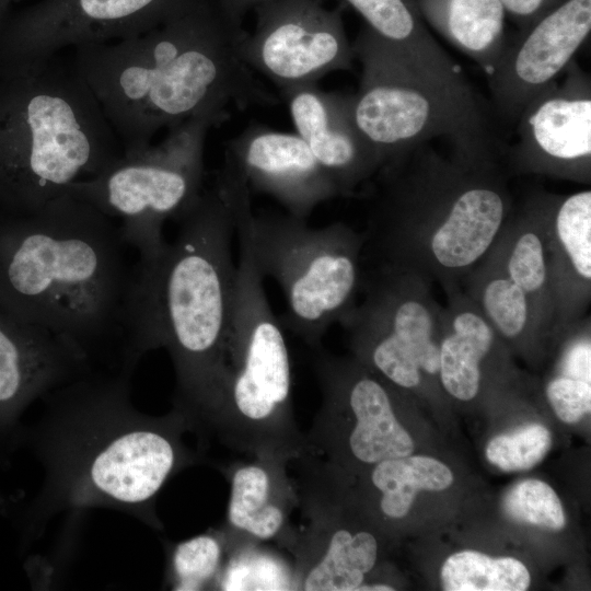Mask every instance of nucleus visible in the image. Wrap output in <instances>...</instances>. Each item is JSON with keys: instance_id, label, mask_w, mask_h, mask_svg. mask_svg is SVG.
<instances>
[{"instance_id": "f257e3e1", "label": "nucleus", "mask_w": 591, "mask_h": 591, "mask_svg": "<svg viewBox=\"0 0 591 591\" xmlns=\"http://www.w3.org/2000/svg\"><path fill=\"white\" fill-rule=\"evenodd\" d=\"M0 231V298L91 364L136 369L150 350L147 287L119 225L65 193Z\"/></svg>"}, {"instance_id": "f03ea898", "label": "nucleus", "mask_w": 591, "mask_h": 591, "mask_svg": "<svg viewBox=\"0 0 591 591\" xmlns=\"http://www.w3.org/2000/svg\"><path fill=\"white\" fill-rule=\"evenodd\" d=\"M134 370L94 372L44 396L34 449L44 468L28 528L60 512L121 510L160 529L154 501L165 483L195 462L183 441L192 426L174 407L154 417L130 399Z\"/></svg>"}, {"instance_id": "7ed1b4c3", "label": "nucleus", "mask_w": 591, "mask_h": 591, "mask_svg": "<svg viewBox=\"0 0 591 591\" xmlns=\"http://www.w3.org/2000/svg\"><path fill=\"white\" fill-rule=\"evenodd\" d=\"M245 34L225 0H200L147 32L73 47L72 65L131 153L164 127L276 103L240 56Z\"/></svg>"}, {"instance_id": "20e7f679", "label": "nucleus", "mask_w": 591, "mask_h": 591, "mask_svg": "<svg viewBox=\"0 0 591 591\" xmlns=\"http://www.w3.org/2000/svg\"><path fill=\"white\" fill-rule=\"evenodd\" d=\"M450 144L448 157L425 142L379 169L370 227L381 264L436 278L448 291L488 253L513 210L499 136Z\"/></svg>"}, {"instance_id": "39448f33", "label": "nucleus", "mask_w": 591, "mask_h": 591, "mask_svg": "<svg viewBox=\"0 0 591 591\" xmlns=\"http://www.w3.org/2000/svg\"><path fill=\"white\" fill-rule=\"evenodd\" d=\"M159 262L141 269L152 349L165 348L176 378L175 407L193 429H205L228 372L236 266L232 211L215 185L178 220Z\"/></svg>"}, {"instance_id": "423d86ee", "label": "nucleus", "mask_w": 591, "mask_h": 591, "mask_svg": "<svg viewBox=\"0 0 591 591\" xmlns=\"http://www.w3.org/2000/svg\"><path fill=\"white\" fill-rule=\"evenodd\" d=\"M124 154L100 103L58 55L0 76V204L30 213Z\"/></svg>"}, {"instance_id": "0eeeda50", "label": "nucleus", "mask_w": 591, "mask_h": 591, "mask_svg": "<svg viewBox=\"0 0 591 591\" xmlns=\"http://www.w3.org/2000/svg\"><path fill=\"white\" fill-rule=\"evenodd\" d=\"M235 232L240 253L227 380L205 430L254 457L289 463L305 451L306 443L292 410L288 346L242 221L236 222Z\"/></svg>"}, {"instance_id": "6e6552de", "label": "nucleus", "mask_w": 591, "mask_h": 591, "mask_svg": "<svg viewBox=\"0 0 591 591\" xmlns=\"http://www.w3.org/2000/svg\"><path fill=\"white\" fill-rule=\"evenodd\" d=\"M351 45L362 68L351 115L380 167L434 138L459 143L498 135L491 108L465 79L422 67L366 26Z\"/></svg>"}, {"instance_id": "1a4fd4ad", "label": "nucleus", "mask_w": 591, "mask_h": 591, "mask_svg": "<svg viewBox=\"0 0 591 591\" xmlns=\"http://www.w3.org/2000/svg\"><path fill=\"white\" fill-rule=\"evenodd\" d=\"M217 181L235 199L256 267L286 299L282 324L312 348L355 306L364 237L343 222L311 228L293 216H254L250 187L230 162Z\"/></svg>"}, {"instance_id": "9d476101", "label": "nucleus", "mask_w": 591, "mask_h": 591, "mask_svg": "<svg viewBox=\"0 0 591 591\" xmlns=\"http://www.w3.org/2000/svg\"><path fill=\"white\" fill-rule=\"evenodd\" d=\"M227 117L204 115L170 129L159 144L124 153L102 173L72 183L67 193L120 219L125 243L141 267L154 266L167 242L163 227L179 220L202 193L204 148L209 129Z\"/></svg>"}, {"instance_id": "9b49d317", "label": "nucleus", "mask_w": 591, "mask_h": 591, "mask_svg": "<svg viewBox=\"0 0 591 591\" xmlns=\"http://www.w3.org/2000/svg\"><path fill=\"white\" fill-rule=\"evenodd\" d=\"M364 299L341 318L358 362L404 390L438 375L442 309L428 280L416 273L381 264L361 280Z\"/></svg>"}, {"instance_id": "f8f14e48", "label": "nucleus", "mask_w": 591, "mask_h": 591, "mask_svg": "<svg viewBox=\"0 0 591 591\" xmlns=\"http://www.w3.org/2000/svg\"><path fill=\"white\" fill-rule=\"evenodd\" d=\"M200 0H40L0 22V74L147 32Z\"/></svg>"}, {"instance_id": "ddd939ff", "label": "nucleus", "mask_w": 591, "mask_h": 591, "mask_svg": "<svg viewBox=\"0 0 591 591\" xmlns=\"http://www.w3.org/2000/svg\"><path fill=\"white\" fill-rule=\"evenodd\" d=\"M315 372L323 393L320 414L349 418V425L310 429L305 453L331 470L345 459L359 464L406 456L414 451L409 432L397 418L387 381L366 367L321 354Z\"/></svg>"}, {"instance_id": "4468645a", "label": "nucleus", "mask_w": 591, "mask_h": 591, "mask_svg": "<svg viewBox=\"0 0 591 591\" xmlns=\"http://www.w3.org/2000/svg\"><path fill=\"white\" fill-rule=\"evenodd\" d=\"M254 11L255 30L245 34L239 53L281 93L351 69L355 53L339 8L327 9L323 0H273Z\"/></svg>"}, {"instance_id": "2eb2a0df", "label": "nucleus", "mask_w": 591, "mask_h": 591, "mask_svg": "<svg viewBox=\"0 0 591 591\" xmlns=\"http://www.w3.org/2000/svg\"><path fill=\"white\" fill-rule=\"evenodd\" d=\"M538 93L517 120V142L507 150L515 173L589 184L591 179V79L576 59Z\"/></svg>"}, {"instance_id": "dca6fc26", "label": "nucleus", "mask_w": 591, "mask_h": 591, "mask_svg": "<svg viewBox=\"0 0 591 591\" xmlns=\"http://www.w3.org/2000/svg\"><path fill=\"white\" fill-rule=\"evenodd\" d=\"M299 461L298 507L306 523L287 541L296 559L292 589L358 591L376 564L378 541L369 531L351 532L334 520L329 474L309 456Z\"/></svg>"}, {"instance_id": "f3484780", "label": "nucleus", "mask_w": 591, "mask_h": 591, "mask_svg": "<svg viewBox=\"0 0 591 591\" xmlns=\"http://www.w3.org/2000/svg\"><path fill=\"white\" fill-rule=\"evenodd\" d=\"M591 32V0H565L508 42L488 74L493 108L515 124L523 108L565 71Z\"/></svg>"}, {"instance_id": "a211bd4d", "label": "nucleus", "mask_w": 591, "mask_h": 591, "mask_svg": "<svg viewBox=\"0 0 591 591\" xmlns=\"http://www.w3.org/2000/svg\"><path fill=\"white\" fill-rule=\"evenodd\" d=\"M254 188L270 195L298 219L339 193L298 134L276 131L260 125L245 128L233 138L225 154Z\"/></svg>"}, {"instance_id": "6ab92c4d", "label": "nucleus", "mask_w": 591, "mask_h": 591, "mask_svg": "<svg viewBox=\"0 0 591 591\" xmlns=\"http://www.w3.org/2000/svg\"><path fill=\"white\" fill-rule=\"evenodd\" d=\"M91 371L59 337L12 312L0 314V433L14 429L35 399Z\"/></svg>"}, {"instance_id": "aec40b11", "label": "nucleus", "mask_w": 591, "mask_h": 591, "mask_svg": "<svg viewBox=\"0 0 591 591\" xmlns=\"http://www.w3.org/2000/svg\"><path fill=\"white\" fill-rule=\"evenodd\" d=\"M291 120L339 195L349 196L380 169L373 149L352 119L350 94L324 92L315 84L281 93Z\"/></svg>"}, {"instance_id": "412c9836", "label": "nucleus", "mask_w": 591, "mask_h": 591, "mask_svg": "<svg viewBox=\"0 0 591 591\" xmlns=\"http://www.w3.org/2000/svg\"><path fill=\"white\" fill-rule=\"evenodd\" d=\"M540 197L560 332L580 320L590 299L591 190Z\"/></svg>"}, {"instance_id": "4be33fe9", "label": "nucleus", "mask_w": 591, "mask_h": 591, "mask_svg": "<svg viewBox=\"0 0 591 591\" xmlns=\"http://www.w3.org/2000/svg\"><path fill=\"white\" fill-rule=\"evenodd\" d=\"M287 464L254 457L230 472L228 529L222 532L228 549L278 537L287 542L292 531L289 518L299 505L297 483L290 479Z\"/></svg>"}, {"instance_id": "5701e85b", "label": "nucleus", "mask_w": 591, "mask_h": 591, "mask_svg": "<svg viewBox=\"0 0 591 591\" xmlns=\"http://www.w3.org/2000/svg\"><path fill=\"white\" fill-rule=\"evenodd\" d=\"M448 293L449 305L441 315L438 374L451 396L468 402L479 392L482 363L499 336L467 294L455 289Z\"/></svg>"}, {"instance_id": "b1692460", "label": "nucleus", "mask_w": 591, "mask_h": 591, "mask_svg": "<svg viewBox=\"0 0 591 591\" xmlns=\"http://www.w3.org/2000/svg\"><path fill=\"white\" fill-rule=\"evenodd\" d=\"M427 23L488 74L508 39L506 11L497 0H415Z\"/></svg>"}, {"instance_id": "393cba45", "label": "nucleus", "mask_w": 591, "mask_h": 591, "mask_svg": "<svg viewBox=\"0 0 591 591\" xmlns=\"http://www.w3.org/2000/svg\"><path fill=\"white\" fill-rule=\"evenodd\" d=\"M340 1L359 14L371 32L422 67L451 79H465L429 33L415 0Z\"/></svg>"}, {"instance_id": "a878e982", "label": "nucleus", "mask_w": 591, "mask_h": 591, "mask_svg": "<svg viewBox=\"0 0 591 591\" xmlns=\"http://www.w3.org/2000/svg\"><path fill=\"white\" fill-rule=\"evenodd\" d=\"M470 273V294L499 337L519 340L542 333L524 291L486 255Z\"/></svg>"}, {"instance_id": "bb28decb", "label": "nucleus", "mask_w": 591, "mask_h": 591, "mask_svg": "<svg viewBox=\"0 0 591 591\" xmlns=\"http://www.w3.org/2000/svg\"><path fill=\"white\" fill-rule=\"evenodd\" d=\"M370 482L380 494L379 509L392 520L407 515L420 490L449 488L454 476L442 462L424 455H406L372 465Z\"/></svg>"}, {"instance_id": "cd10ccee", "label": "nucleus", "mask_w": 591, "mask_h": 591, "mask_svg": "<svg viewBox=\"0 0 591 591\" xmlns=\"http://www.w3.org/2000/svg\"><path fill=\"white\" fill-rule=\"evenodd\" d=\"M440 575L447 591H524L531 582L528 568L519 559L494 558L476 551L449 556Z\"/></svg>"}, {"instance_id": "c85d7f7f", "label": "nucleus", "mask_w": 591, "mask_h": 591, "mask_svg": "<svg viewBox=\"0 0 591 591\" xmlns=\"http://www.w3.org/2000/svg\"><path fill=\"white\" fill-rule=\"evenodd\" d=\"M225 551L222 533L200 534L175 545L169 569L172 588L192 591L217 584Z\"/></svg>"}, {"instance_id": "c756f323", "label": "nucleus", "mask_w": 591, "mask_h": 591, "mask_svg": "<svg viewBox=\"0 0 591 591\" xmlns=\"http://www.w3.org/2000/svg\"><path fill=\"white\" fill-rule=\"evenodd\" d=\"M503 509L510 518L541 528L560 530L566 523L560 499L540 479H525L514 485L503 499Z\"/></svg>"}, {"instance_id": "7c9ffc66", "label": "nucleus", "mask_w": 591, "mask_h": 591, "mask_svg": "<svg viewBox=\"0 0 591 591\" xmlns=\"http://www.w3.org/2000/svg\"><path fill=\"white\" fill-rule=\"evenodd\" d=\"M552 447L549 430L540 424L493 438L486 448L488 461L505 472L525 471L540 463Z\"/></svg>"}, {"instance_id": "2f4dec72", "label": "nucleus", "mask_w": 591, "mask_h": 591, "mask_svg": "<svg viewBox=\"0 0 591 591\" xmlns=\"http://www.w3.org/2000/svg\"><path fill=\"white\" fill-rule=\"evenodd\" d=\"M546 396L557 417L566 424L579 421L591 410V382L558 374L547 383Z\"/></svg>"}, {"instance_id": "473e14b6", "label": "nucleus", "mask_w": 591, "mask_h": 591, "mask_svg": "<svg viewBox=\"0 0 591 591\" xmlns=\"http://www.w3.org/2000/svg\"><path fill=\"white\" fill-rule=\"evenodd\" d=\"M506 14L518 25L519 31L525 30L565 0H497Z\"/></svg>"}, {"instance_id": "72a5a7b5", "label": "nucleus", "mask_w": 591, "mask_h": 591, "mask_svg": "<svg viewBox=\"0 0 591 591\" xmlns=\"http://www.w3.org/2000/svg\"><path fill=\"white\" fill-rule=\"evenodd\" d=\"M273 0H225L232 12L243 20L244 14L255 8Z\"/></svg>"}, {"instance_id": "f704fd0d", "label": "nucleus", "mask_w": 591, "mask_h": 591, "mask_svg": "<svg viewBox=\"0 0 591 591\" xmlns=\"http://www.w3.org/2000/svg\"><path fill=\"white\" fill-rule=\"evenodd\" d=\"M13 0H0V21H1V18L3 15V12H4V9L7 8V5Z\"/></svg>"}]
</instances>
